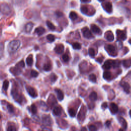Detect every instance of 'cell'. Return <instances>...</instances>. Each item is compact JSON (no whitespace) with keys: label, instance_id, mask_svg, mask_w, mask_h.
Returning <instances> with one entry per match:
<instances>
[{"label":"cell","instance_id":"6da1fadb","mask_svg":"<svg viewBox=\"0 0 131 131\" xmlns=\"http://www.w3.org/2000/svg\"><path fill=\"white\" fill-rule=\"evenodd\" d=\"M21 45V42L19 40H14L10 42L8 46L9 51L11 53L15 52L18 50Z\"/></svg>","mask_w":131,"mask_h":131},{"label":"cell","instance_id":"7a4b0ae2","mask_svg":"<svg viewBox=\"0 0 131 131\" xmlns=\"http://www.w3.org/2000/svg\"><path fill=\"white\" fill-rule=\"evenodd\" d=\"M116 65V60H107L104 63L103 66V68L106 70H109L112 67L115 68Z\"/></svg>","mask_w":131,"mask_h":131},{"label":"cell","instance_id":"3957f363","mask_svg":"<svg viewBox=\"0 0 131 131\" xmlns=\"http://www.w3.org/2000/svg\"><path fill=\"white\" fill-rule=\"evenodd\" d=\"M116 34L117 36V39L118 40H121V41H124L126 39V33L122 31V30H117L116 31Z\"/></svg>","mask_w":131,"mask_h":131},{"label":"cell","instance_id":"277c9868","mask_svg":"<svg viewBox=\"0 0 131 131\" xmlns=\"http://www.w3.org/2000/svg\"><path fill=\"white\" fill-rule=\"evenodd\" d=\"M82 34L85 38L87 39H91L93 38V35L92 34L91 32L90 31V30L88 27H85L82 29Z\"/></svg>","mask_w":131,"mask_h":131},{"label":"cell","instance_id":"5b68a950","mask_svg":"<svg viewBox=\"0 0 131 131\" xmlns=\"http://www.w3.org/2000/svg\"><path fill=\"white\" fill-rule=\"evenodd\" d=\"M26 90L27 91L29 95L33 97V98H35V97L38 96V94H37L36 90L34 88H33V87H31L30 86H27L26 87Z\"/></svg>","mask_w":131,"mask_h":131},{"label":"cell","instance_id":"8992f818","mask_svg":"<svg viewBox=\"0 0 131 131\" xmlns=\"http://www.w3.org/2000/svg\"><path fill=\"white\" fill-rule=\"evenodd\" d=\"M107 50L110 54H111L113 56H115L117 55L116 50L115 47L112 45H108L107 47Z\"/></svg>","mask_w":131,"mask_h":131},{"label":"cell","instance_id":"52a82bcc","mask_svg":"<svg viewBox=\"0 0 131 131\" xmlns=\"http://www.w3.org/2000/svg\"><path fill=\"white\" fill-rule=\"evenodd\" d=\"M103 8L107 12L110 13L112 12L113 7L111 3H110L109 2L105 3V4L103 5Z\"/></svg>","mask_w":131,"mask_h":131},{"label":"cell","instance_id":"ba28073f","mask_svg":"<svg viewBox=\"0 0 131 131\" xmlns=\"http://www.w3.org/2000/svg\"><path fill=\"white\" fill-rule=\"evenodd\" d=\"M110 109L111 112L113 114L117 113L118 111V107L115 103H111L110 104Z\"/></svg>","mask_w":131,"mask_h":131},{"label":"cell","instance_id":"9c48e42d","mask_svg":"<svg viewBox=\"0 0 131 131\" xmlns=\"http://www.w3.org/2000/svg\"><path fill=\"white\" fill-rule=\"evenodd\" d=\"M55 92L57 94V96H58V99L59 101H62L64 98V95L63 93L62 90H60L59 89H55Z\"/></svg>","mask_w":131,"mask_h":131},{"label":"cell","instance_id":"30bf717a","mask_svg":"<svg viewBox=\"0 0 131 131\" xmlns=\"http://www.w3.org/2000/svg\"><path fill=\"white\" fill-rule=\"evenodd\" d=\"M63 50H64V46L62 44L57 45L54 48L55 52L58 54L62 53L63 52Z\"/></svg>","mask_w":131,"mask_h":131},{"label":"cell","instance_id":"8fae6325","mask_svg":"<svg viewBox=\"0 0 131 131\" xmlns=\"http://www.w3.org/2000/svg\"><path fill=\"white\" fill-rule=\"evenodd\" d=\"M122 87L123 88L124 91L127 93L129 94L130 92V86L129 84L126 82H123L121 83Z\"/></svg>","mask_w":131,"mask_h":131},{"label":"cell","instance_id":"7c38bea8","mask_svg":"<svg viewBox=\"0 0 131 131\" xmlns=\"http://www.w3.org/2000/svg\"><path fill=\"white\" fill-rule=\"evenodd\" d=\"M62 113V108L59 106L55 107L53 110V114L55 116H60Z\"/></svg>","mask_w":131,"mask_h":131},{"label":"cell","instance_id":"4fadbf2b","mask_svg":"<svg viewBox=\"0 0 131 131\" xmlns=\"http://www.w3.org/2000/svg\"><path fill=\"white\" fill-rule=\"evenodd\" d=\"M45 32V29L43 27H39L36 28L35 30V32L38 34L39 36H41L43 35Z\"/></svg>","mask_w":131,"mask_h":131},{"label":"cell","instance_id":"5bb4252c","mask_svg":"<svg viewBox=\"0 0 131 131\" xmlns=\"http://www.w3.org/2000/svg\"><path fill=\"white\" fill-rule=\"evenodd\" d=\"M91 28L92 30V31L96 33V34H100L101 33V30L99 28V27L95 24H92L91 26Z\"/></svg>","mask_w":131,"mask_h":131},{"label":"cell","instance_id":"9a60e30c","mask_svg":"<svg viewBox=\"0 0 131 131\" xmlns=\"http://www.w3.org/2000/svg\"><path fill=\"white\" fill-rule=\"evenodd\" d=\"M106 38L109 42H112L114 41V36L113 33L111 31H108L106 33Z\"/></svg>","mask_w":131,"mask_h":131},{"label":"cell","instance_id":"2e32d148","mask_svg":"<svg viewBox=\"0 0 131 131\" xmlns=\"http://www.w3.org/2000/svg\"><path fill=\"white\" fill-rule=\"evenodd\" d=\"M43 121L45 125L47 126H49L51 124V120L50 117L48 116H45L43 118Z\"/></svg>","mask_w":131,"mask_h":131},{"label":"cell","instance_id":"e0dca14e","mask_svg":"<svg viewBox=\"0 0 131 131\" xmlns=\"http://www.w3.org/2000/svg\"><path fill=\"white\" fill-rule=\"evenodd\" d=\"M118 120H119V122L120 123L122 127H123L124 128V129H126L127 128V126L126 120L121 117H119Z\"/></svg>","mask_w":131,"mask_h":131},{"label":"cell","instance_id":"ac0fdd59","mask_svg":"<svg viewBox=\"0 0 131 131\" xmlns=\"http://www.w3.org/2000/svg\"><path fill=\"white\" fill-rule=\"evenodd\" d=\"M122 64L124 67H125L126 68H128L129 67H131V58L123 60L122 62Z\"/></svg>","mask_w":131,"mask_h":131},{"label":"cell","instance_id":"d6986e66","mask_svg":"<svg viewBox=\"0 0 131 131\" xmlns=\"http://www.w3.org/2000/svg\"><path fill=\"white\" fill-rule=\"evenodd\" d=\"M12 95L13 96V98L19 102H22V98H21V96L19 95V94L15 92L14 91H12Z\"/></svg>","mask_w":131,"mask_h":131},{"label":"cell","instance_id":"ffe728a7","mask_svg":"<svg viewBox=\"0 0 131 131\" xmlns=\"http://www.w3.org/2000/svg\"><path fill=\"white\" fill-rule=\"evenodd\" d=\"M103 78L106 80H110L111 78V77H112L111 73L108 71H105L103 72Z\"/></svg>","mask_w":131,"mask_h":131},{"label":"cell","instance_id":"44dd1931","mask_svg":"<svg viewBox=\"0 0 131 131\" xmlns=\"http://www.w3.org/2000/svg\"><path fill=\"white\" fill-rule=\"evenodd\" d=\"M33 27V24L31 22H30L28 24H27V25L25 26V31L27 32H30L31 31Z\"/></svg>","mask_w":131,"mask_h":131},{"label":"cell","instance_id":"7402d4cb","mask_svg":"<svg viewBox=\"0 0 131 131\" xmlns=\"http://www.w3.org/2000/svg\"><path fill=\"white\" fill-rule=\"evenodd\" d=\"M89 98L92 101H95V100H96L97 99V94L96 92L93 91L91 93L89 96Z\"/></svg>","mask_w":131,"mask_h":131},{"label":"cell","instance_id":"603a6c76","mask_svg":"<svg viewBox=\"0 0 131 131\" xmlns=\"http://www.w3.org/2000/svg\"><path fill=\"white\" fill-rule=\"evenodd\" d=\"M69 18L70 19L74 21V20L78 18V15H77V13L74 11H71L69 14Z\"/></svg>","mask_w":131,"mask_h":131},{"label":"cell","instance_id":"cb8c5ba5","mask_svg":"<svg viewBox=\"0 0 131 131\" xmlns=\"http://www.w3.org/2000/svg\"><path fill=\"white\" fill-rule=\"evenodd\" d=\"M46 24H47V26L48 27L50 30H52V31H53V30H54L55 29V26L51 22L47 21L46 22Z\"/></svg>","mask_w":131,"mask_h":131},{"label":"cell","instance_id":"d4e9b609","mask_svg":"<svg viewBox=\"0 0 131 131\" xmlns=\"http://www.w3.org/2000/svg\"><path fill=\"white\" fill-rule=\"evenodd\" d=\"M51 68H52L51 65L49 63H46V64L44 65V66L43 69L45 71H49L50 70H51Z\"/></svg>","mask_w":131,"mask_h":131},{"label":"cell","instance_id":"484cf974","mask_svg":"<svg viewBox=\"0 0 131 131\" xmlns=\"http://www.w3.org/2000/svg\"><path fill=\"white\" fill-rule=\"evenodd\" d=\"M55 36L53 35V34H48L47 36V39L48 40V42L50 43H52L53 42L55 41Z\"/></svg>","mask_w":131,"mask_h":131},{"label":"cell","instance_id":"4316f807","mask_svg":"<svg viewBox=\"0 0 131 131\" xmlns=\"http://www.w3.org/2000/svg\"><path fill=\"white\" fill-rule=\"evenodd\" d=\"M68 113L69 114L70 116L72 117H75V115H76V111L74 109H72V108H71L68 111Z\"/></svg>","mask_w":131,"mask_h":131},{"label":"cell","instance_id":"83f0119b","mask_svg":"<svg viewBox=\"0 0 131 131\" xmlns=\"http://www.w3.org/2000/svg\"><path fill=\"white\" fill-rule=\"evenodd\" d=\"M26 63L29 66H31L33 64V58L31 56H29L26 59Z\"/></svg>","mask_w":131,"mask_h":131},{"label":"cell","instance_id":"f1b7e54d","mask_svg":"<svg viewBox=\"0 0 131 131\" xmlns=\"http://www.w3.org/2000/svg\"><path fill=\"white\" fill-rule=\"evenodd\" d=\"M7 108L8 109V111H9V113H14L15 111V109H14V107L12 105H11V104L8 103L7 106Z\"/></svg>","mask_w":131,"mask_h":131},{"label":"cell","instance_id":"f546056e","mask_svg":"<svg viewBox=\"0 0 131 131\" xmlns=\"http://www.w3.org/2000/svg\"><path fill=\"white\" fill-rule=\"evenodd\" d=\"M89 79L90 81H91L93 82H96V76L94 74H91L89 76Z\"/></svg>","mask_w":131,"mask_h":131},{"label":"cell","instance_id":"4dcf8cb0","mask_svg":"<svg viewBox=\"0 0 131 131\" xmlns=\"http://www.w3.org/2000/svg\"><path fill=\"white\" fill-rule=\"evenodd\" d=\"M8 86H9V82L8 81V80H5V81L3 82V89L5 91H7L8 89Z\"/></svg>","mask_w":131,"mask_h":131},{"label":"cell","instance_id":"1f68e13d","mask_svg":"<svg viewBox=\"0 0 131 131\" xmlns=\"http://www.w3.org/2000/svg\"><path fill=\"white\" fill-rule=\"evenodd\" d=\"M80 10H81V12L82 13L86 15L88 12V8L86 6H82L80 8Z\"/></svg>","mask_w":131,"mask_h":131},{"label":"cell","instance_id":"d6a6232c","mask_svg":"<svg viewBox=\"0 0 131 131\" xmlns=\"http://www.w3.org/2000/svg\"><path fill=\"white\" fill-rule=\"evenodd\" d=\"M72 47L75 50H79L80 49H81V47H82L81 45H80V44L78 43H73L72 45Z\"/></svg>","mask_w":131,"mask_h":131},{"label":"cell","instance_id":"836d02e7","mask_svg":"<svg viewBox=\"0 0 131 131\" xmlns=\"http://www.w3.org/2000/svg\"><path fill=\"white\" fill-rule=\"evenodd\" d=\"M89 55L90 56L92 57V58H93V57H94L95 56V51L94 49L93 48H89Z\"/></svg>","mask_w":131,"mask_h":131},{"label":"cell","instance_id":"e575fe53","mask_svg":"<svg viewBox=\"0 0 131 131\" xmlns=\"http://www.w3.org/2000/svg\"><path fill=\"white\" fill-rule=\"evenodd\" d=\"M50 80L52 82H55L58 79V77L54 73H52L50 76Z\"/></svg>","mask_w":131,"mask_h":131},{"label":"cell","instance_id":"d590c367","mask_svg":"<svg viewBox=\"0 0 131 131\" xmlns=\"http://www.w3.org/2000/svg\"><path fill=\"white\" fill-rule=\"evenodd\" d=\"M31 112L33 114H35L37 113V108H36V106L34 105V104H33V105H31Z\"/></svg>","mask_w":131,"mask_h":131},{"label":"cell","instance_id":"8d00e7d4","mask_svg":"<svg viewBox=\"0 0 131 131\" xmlns=\"http://www.w3.org/2000/svg\"><path fill=\"white\" fill-rule=\"evenodd\" d=\"M31 76L33 78H36L39 76V73L35 70H32L31 71Z\"/></svg>","mask_w":131,"mask_h":131},{"label":"cell","instance_id":"74e56055","mask_svg":"<svg viewBox=\"0 0 131 131\" xmlns=\"http://www.w3.org/2000/svg\"><path fill=\"white\" fill-rule=\"evenodd\" d=\"M62 58L63 59V61L65 62H68L69 60V56H68V54H63L62 56Z\"/></svg>","mask_w":131,"mask_h":131},{"label":"cell","instance_id":"f35d334b","mask_svg":"<svg viewBox=\"0 0 131 131\" xmlns=\"http://www.w3.org/2000/svg\"><path fill=\"white\" fill-rule=\"evenodd\" d=\"M13 69H14V70H12V71L11 72L13 73H14V74H15V75H18V74H19L21 72V70H19V69H18V68H17V69H16L15 68H13Z\"/></svg>","mask_w":131,"mask_h":131},{"label":"cell","instance_id":"ab89813d","mask_svg":"<svg viewBox=\"0 0 131 131\" xmlns=\"http://www.w3.org/2000/svg\"><path fill=\"white\" fill-rule=\"evenodd\" d=\"M89 130L91 131H96L97 130L96 127L94 125H93L89 126Z\"/></svg>","mask_w":131,"mask_h":131},{"label":"cell","instance_id":"60d3db41","mask_svg":"<svg viewBox=\"0 0 131 131\" xmlns=\"http://www.w3.org/2000/svg\"><path fill=\"white\" fill-rule=\"evenodd\" d=\"M16 66L17 67H22V68H24V67H25V63L23 61H21V62L19 63L17 65H16Z\"/></svg>","mask_w":131,"mask_h":131},{"label":"cell","instance_id":"b9f144b4","mask_svg":"<svg viewBox=\"0 0 131 131\" xmlns=\"http://www.w3.org/2000/svg\"><path fill=\"white\" fill-rule=\"evenodd\" d=\"M16 128L14 126H9L7 129V130L8 131H16Z\"/></svg>","mask_w":131,"mask_h":131},{"label":"cell","instance_id":"7bdbcfd3","mask_svg":"<svg viewBox=\"0 0 131 131\" xmlns=\"http://www.w3.org/2000/svg\"><path fill=\"white\" fill-rule=\"evenodd\" d=\"M55 15H56L58 16V18H60V17H62V16H63V12H60L59 11H56L55 12Z\"/></svg>","mask_w":131,"mask_h":131},{"label":"cell","instance_id":"ee69618b","mask_svg":"<svg viewBox=\"0 0 131 131\" xmlns=\"http://www.w3.org/2000/svg\"><path fill=\"white\" fill-rule=\"evenodd\" d=\"M107 104L106 102H104L102 105V108H103V109L107 108Z\"/></svg>","mask_w":131,"mask_h":131},{"label":"cell","instance_id":"f6af8a7d","mask_svg":"<svg viewBox=\"0 0 131 131\" xmlns=\"http://www.w3.org/2000/svg\"><path fill=\"white\" fill-rule=\"evenodd\" d=\"M103 59V58H99L98 59H96V61L97 62H99V63H102V62Z\"/></svg>","mask_w":131,"mask_h":131},{"label":"cell","instance_id":"bcb514c9","mask_svg":"<svg viewBox=\"0 0 131 131\" xmlns=\"http://www.w3.org/2000/svg\"><path fill=\"white\" fill-rule=\"evenodd\" d=\"M110 125H111V121L110 120H107L106 122V126L107 127H109L110 126Z\"/></svg>","mask_w":131,"mask_h":131},{"label":"cell","instance_id":"7dc6e473","mask_svg":"<svg viewBox=\"0 0 131 131\" xmlns=\"http://www.w3.org/2000/svg\"><path fill=\"white\" fill-rule=\"evenodd\" d=\"M80 1L83 3H86L88 1V0H80Z\"/></svg>","mask_w":131,"mask_h":131},{"label":"cell","instance_id":"c3c4849f","mask_svg":"<svg viewBox=\"0 0 131 131\" xmlns=\"http://www.w3.org/2000/svg\"><path fill=\"white\" fill-rule=\"evenodd\" d=\"M98 1L100 2H103L104 1H105V0H98Z\"/></svg>","mask_w":131,"mask_h":131},{"label":"cell","instance_id":"681fc988","mask_svg":"<svg viewBox=\"0 0 131 131\" xmlns=\"http://www.w3.org/2000/svg\"><path fill=\"white\" fill-rule=\"evenodd\" d=\"M129 114H130V116L131 117V110L130 111V112H129Z\"/></svg>","mask_w":131,"mask_h":131},{"label":"cell","instance_id":"f907efd6","mask_svg":"<svg viewBox=\"0 0 131 131\" xmlns=\"http://www.w3.org/2000/svg\"><path fill=\"white\" fill-rule=\"evenodd\" d=\"M82 130H85V131H87V129H86V128H83V129H82Z\"/></svg>","mask_w":131,"mask_h":131},{"label":"cell","instance_id":"816d5d0a","mask_svg":"<svg viewBox=\"0 0 131 131\" xmlns=\"http://www.w3.org/2000/svg\"><path fill=\"white\" fill-rule=\"evenodd\" d=\"M129 43H130V44H131V39H130L129 40Z\"/></svg>","mask_w":131,"mask_h":131}]
</instances>
